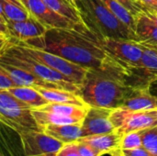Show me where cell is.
<instances>
[{
  "label": "cell",
  "instance_id": "6da1fadb",
  "mask_svg": "<svg viewBox=\"0 0 157 156\" xmlns=\"http://www.w3.org/2000/svg\"><path fill=\"white\" fill-rule=\"evenodd\" d=\"M128 67L108 54L102 67L88 69L78 96L88 107L120 108L132 88L125 81Z\"/></svg>",
  "mask_w": 157,
  "mask_h": 156
},
{
  "label": "cell",
  "instance_id": "7a4b0ae2",
  "mask_svg": "<svg viewBox=\"0 0 157 156\" xmlns=\"http://www.w3.org/2000/svg\"><path fill=\"white\" fill-rule=\"evenodd\" d=\"M36 48L52 52L88 69L102 67L108 56L95 34L75 29H48Z\"/></svg>",
  "mask_w": 157,
  "mask_h": 156
},
{
  "label": "cell",
  "instance_id": "3957f363",
  "mask_svg": "<svg viewBox=\"0 0 157 156\" xmlns=\"http://www.w3.org/2000/svg\"><path fill=\"white\" fill-rule=\"evenodd\" d=\"M81 17L98 39L110 38L136 40L135 33L123 24L101 0H81Z\"/></svg>",
  "mask_w": 157,
  "mask_h": 156
},
{
  "label": "cell",
  "instance_id": "277c9868",
  "mask_svg": "<svg viewBox=\"0 0 157 156\" xmlns=\"http://www.w3.org/2000/svg\"><path fill=\"white\" fill-rule=\"evenodd\" d=\"M0 63L29 71L45 81L58 85L63 90L71 91L78 95L80 86L75 84L71 79L48 67L47 65L23 54L13 44L5 51L3 55L0 56Z\"/></svg>",
  "mask_w": 157,
  "mask_h": 156
},
{
  "label": "cell",
  "instance_id": "5b68a950",
  "mask_svg": "<svg viewBox=\"0 0 157 156\" xmlns=\"http://www.w3.org/2000/svg\"><path fill=\"white\" fill-rule=\"evenodd\" d=\"M32 108L15 97L6 89H0V122L17 134L40 131L32 116Z\"/></svg>",
  "mask_w": 157,
  "mask_h": 156
},
{
  "label": "cell",
  "instance_id": "8992f818",
  "mask_svg": "<svg viewBox=\"0 0 157 156\" xmlns=\"http://www.w3.org/2000/svg\"><path fill=\"white\" fill-rule=\"evenodd\" d=\"M13 45L23 54L61 73L79 86L82 85L88 71V68L72 63L59 55L47 51L43 49L36 48L34 46L20 42H17Z\"/></svg>",
  "mask_w": 157,
  "mask_h": 156
},
{
  "label": "cell",
  "instance_id": "52a82bcc",
  "mask_svg": "<svg viewBox=\"0 0 157 156\" xmlns=\"http://www.w3.org/2000/svg\"><path fill=\"white\" fill-rule=\"evenodd\" d=\"M109 120L115 131L121 135L139 131L157 125V108L150 110L131 111L123 108L112 109Z\"/></svg>",
  "mask_w": 157,
  "mask_h": 156
},
{
  "label": "cell",
  "instance_id": "ba28073f",
  "mask_svg": "<svg viewBox=\"0 0 157 156\" xmlns=\"http://www.w3.org/2000/svg\"><path fill=\"white\" fill-rule=\"evenodd\" d=\"M156 79L157 51L144 46L141 63L138 66H130L127 70L126 84L132 88H150Z\"/></svg>",
  "mask_w": 157,
  "mask_h": 156
},
{
  "label": "cell",
  "instance_id": "9c48e42d",
  "mask_svg": "<svg viewBox=\"0 0 157 156\" xmlns=\"http://www.w3.org/2000/svg\"><path fill=\"white\" fill-rule=\"evenodd\" d=\"M98 42L105 51L122 64L138 66L144 52V46L136 40L104 38Z\"/></svg>",
  "mask_w": 157,
  "mask_h": 156
},
{
  "label": "cell",
  "instance_id": "30bf717a",
  "mask_svg": "<svg viewBox=\"0 0 157 156\" xmlns=\"http://www.w3.org/2000/svg\"><path fill=\"white\" fill-rule=\"evenodd\" d=\"M21 2L28 9L30 16L36 18L48 29H75L82 32L90 31L86 25L75 24L68 18L57 14L53 10L49 8L42 0H22Z\"/></svg>",
  "mask_w": 157,
  "mask_h": 156
},
{
  "label": "cell",
  "instance_id": "8fae6325",
  "mask_svg": "<svg viewBox=\"0 0 157 156\" xmlns=\"http://www.w3.org/2000/svg\"><path fill=\"white\" fill-rule=\"evenodd\" d=\"M24 156H56L64 145L41 131L18 133Z\"/></svg>",
  "mask_w": 157,
  "mask_h": 156
},
{
  "label": "cell",
  "instance_id": "7c38bea8",
  "mask_svg": "<svg viewBox=\"0 0 157 156\" xmlns=\"http://www.w3.org/2000/svg\"><path fill=\"white\" fill-rule=\"evenodd\" d=\"M6 26L13 44L20 42L35 46L45 36L48 30L47 28L31 16L23 21H7Z\"/></svg>",
  "mask_w": 157,
  "mask_h": 156
},
{
  "label": "cell",
  "instance_id": "4fadbf2b",
  "mask_svg": "<svg viewBox=\"0 0 157 156\" xmlns=\"http://www.w3.org/2000/svg\"><path fill=\"white\" fill-rule=\"evenodd\" d=\"M112 109L89 107L82 122L83 137L110 133L115 131L109 116Z\"/></svg>",
  "mask_w": 157,
  "mask_h": 156
},
{
  "label": "cell",
  "instance_id": "5bb4252c",
  "mask_svg": "<svg viewBox=\"0 0 157 156\" xmlns=\"http://www.w3.org/2000/svg\"><path fill=\"white\" fill-rule=\"evenodd\" d=\"M121 108L131 111L156 109L157 97L150 88H131Z\"/></svg>",
  "mask_w": 157,
  "mask_h": 156
},
{
  "label": "cell",
  "instance_id": "9a60e30c",
  "mask_svg": "<svg viewBox=\"0 0 157 156\" xmlns=\"http://www.w3.org/2000/svg\"><path fill=\"white\" fill-rule=\"evenodd\" d=\"M0 65L5 69L7 75L11 78V80L16 84L17 86H30L34 88H57V89H62L58 85L45 81L32 73L12 66L10 64L6 63H0Z\"/></svg>",
  "mask_w": 157,
  "mask_h": 156
},
{
  "label": "cell",
  "instance_id": "2e32d148",
  "mask_svg": "<svg viewBox=\"0 0 157 156\" xmlns=\"http://www.w3.org/2000/svg\"><path fill=\"white\" fill-rule=\"evenodd\" d=\"M122 135L119 134L115 131L110 133L106 134H98V135H91L81 137L76 142H81L87 143L88 145L92 146L98 152L104 154H110L114 151L121 149Z\"/></svg>",
  "mask_w": 157,
  "mask_h": 156
},
{
  "label": "cell",
  "instance_id": "e0dca14e",
  "mask_svg": "<svg viewBox=\"0 0 157 156\" xmlns=\"http://www.w3.org/2000/svg\"><path fill=\"white\" fill-rule=\"evenodd\" d=\"M135 35L137 41L144 46L157 47V26H155L144 12L135 17Z\"/></svg>",
  "mask_w": 157,
  "mask_h": 156
},
{
  "label": "cell",
  "instance_id": "ac0fdd59",
  "mask_svg": "<svg viewBox=\"0 0 157 156\" xmlns=\"http://www.w3.org/2000/svg\"><path fill=\"white\" fill-rule=\"evenodd\" d=\"M41 131L47 135L58 140L63 144L78 141L83 137L82 123L65 124V125H46L41 128Z\"/></svg>",
  "mask_w": 157,
  "mask_h": 156
},
{
  "label": "cell",
  "instance_id": "d6986e66",
  "mask_svg": "<svg viewBox=\"0 0 157 156\" xmlns=\"http://www.w3.org/2000/svg\"><path fill=\"white\" fill-rule=\"evenodd\" d=\"M38 92L49 101V103H59V104H70L80 107H88L82 100V98L75 93L57 88H36Z\"/></svg>",
  "mask_w": 157,
  "mask_h": 156
},
{
  "label": "cell",
  "instance_id": "ffe728a7",
  "mask_svg": "<svg viewBox=\"0 0 157 156\" xmlns=\"http://www.w3.org/2000/svg\"><path fill=\"white\" fill-rule=\"evenodd\" d=\"M31 113L40 131L42 127L50 124L65 125V124H77L83 122V120L79 118L65 116V115L48 112V111H42L39 109H32Z\"/></svg>",
  "mask_w": 157,
  "mask_h": 156
},
{
  "label": "cell",
  "instance_id": "44dd1931",
  "mask_svg": "<svg viewBox=\"0 0 157 156\" xmlns=\"http://www.w3.org/2000/svg\"><path fill=\"white\" fill-rule=\"evenodd\" d=\"M15 97L29 106L32 109L39 108L49 103L36 88L30 86H13L6 89Z\"/></svg>",
  "mask_w": 157,
  "mask_h": 156
},
{
  "label": "cell",
  "instance_id": "7402d4cb",
  "mask_svg": "<svg viewBox=\"0 0 157 156\" xmlns=\"http://www.w3.org/2000/svg\"><path fill=\"white\" fill-rule=\"evenodd\" d=\"M43 3L57 14L78 25H85L80 13L66 0H42Z\"/></svg>",
  "mask_w": 157,
  "mask_h": 156
},
{
  "label": "cell",
  "instance_id": "603a6c76",
  "mask_svg": "<svg viewBox=\"0 0 157 156\" xmlns=\"http://www.w3.org/2000/svg\"><path fill=\"white\" fill-rule=\"evenodd\" d=\"M88 108H89V107H80V106L70 105V104L48 103L39 108H35V109L62 114V115H65V116L75 117V118L84 120Z\"/></svg>",
  "mask_w": 157,
  "mask_h": 156
},
{
  "label": "cell",
  "instance_id": "cb8c5ba5",
  "mask_svg": "<svg viewBox=\"0 0 157 156\" xmlns=\"http://www.w3.org/2000/svg\"><path fill=\"white\" fill-rule=\"evenodd\" d=\"M4 14L7 21H23L30 17L28 9L19 0H1Z\"/></svg>",
  "mask_w": 157,
  "mask_h": 156
},
{
  "label": "cell",
  "instance_id": "d4e9b609",
  "mask_svg": "<svg viewBox=\"0 0 157 156\" xmlns=\"http://www.w3.org/2000/svg\"><path fill=\"white\" fill-rule=\"evenodd\" d=\"M106 6L133 32L135 30V17L121 3L116 0H101ZM135 33V32H134Z\"/></svg>",
  "mask_w": 157,
  "mask_h": 156
},
{
  "label": "cell",
  "instance_id": "484cf974",
  "mask_svg": "<svg viewBox=\"0 0 157 156\" xmlns=\"http://www.w3.org/2000/svg\"><path fill=\"white\" fill-rule=\"evenodd\" d=\"M143 147L153 156H157V125L139 131Z\"/></svg>",
  "mask_w": 157,
  "mask_h": 156
},
{
  "label": "cell",
  "instance_id": "4316f807",
  "mask_svg": "<svg viewBox=\"0 0 157 156\" xmlns=\"http://www.w3.org/2000/svg\"><path fill=\"white\" fill-rule=\"evenodd\" d=\"M142 138L139 131H132L122 135L121 149V150H130L142 147Z\"/></svg>",
  "mask_w": 157,
  "mask_h": 156
},
{
  "label": "cell",
  "instance_id": "83f0119b",
  "mask_svg": "<svg viewBox=\"0 0 157 156\" xmlns=\"http://www.w3.org/2000/svg\"><path fill=\"white\" fill-rule=\"evenodd\" d=\"M116 1L121 3L127 10H129L130 13L134 17H136V16L139 15L141 12H146L145 7L136 0H116Z\"/></svg>",
  "mask_w": 157,
  "mask_h": 156
},
{
  "label": "cell",
  "instance_id": "f1b7e54d",
  "mask_svg": "<svg viewBox=\"0 0 157 156\" xmlns=\"http://www.w3.org/2000/svg\"><path fill=\"white\" fill-rule=\"evenodd\" d=\"M56 156H81L78 149H77V144L76 142L71 143H66L64 144L62 149L58 152Z\"/></svg>",
  "mask_w": 157,
  "mask_h": 156
},
{
  "label": "cell",
  "instance_id": "f546056e",
  "mask_svg": "<svg viewBox=\"0 0 157 156\" xmlns=\"http://www.w3.org/2000/svg\"><path fill=\"white\" fill-rule=\"evenodd\" d=\"M77 149L81 156H102L99 152H98L96 149H94L92 146L88 145L87 143L76 142Z\"/></svg>",
  "mask_w": 157,
  "mask_h": 156
},
{
  "label": "cell",
  "instance_id": "4dcf8cb0",
  "mask_svg": "<svg viewBox=\"0 0 157 156\" xmlns=\"http://www.w3.org/2000/svg\"><path fill=\"white\" fill-rule=\"evenodd\" d=\"M13 86H17L7 75L5 69L0 65V89H9Z\"/></svg>",
  "mask_w": 157,
  "mask_h": 156
},
{
  "label": "cell",
  "instance_id": "1f68e13d",
  "mask_svg": "<svg viewBox=\"0 0 157 156\" xmlns=\"http://www.w3.org/2000/svg\"><path fill=\"white\" fill-rule=\"evenodd\" d=\"M124 156H153L149 152H147L143 146L135 149L130 150H121Z\"/></svg>",
  "mask_w": 157,
  "mask_h": 156
},
{
  "label": "cell",
  "instance_id": "d6a6232c",
  "mask_svg": "<svg viewBox=\"0 0 157 156\" xmlns=\"http://www.w3.org/2000/svg\"><path fill=\"white\" fill-rule=\"evenodd\" d=\"M146 11L157 13V0H140Z\"/></svg>",
  "mask_w": 157,
  "mask_h": 156
},
{
  "label": "cell",
  "instance_id": "836d02e7",
  "mask_svg": "<svg viewBox=\"0 0 157 156\" xmlns=\"http://www.w3.org/2000/svg\"><path fill=\"white\" fill-rule=\"evenodd\" d=\"M13 44L12 40L5 39L0 37V56L5 53V51Z\"/></svg>",
  "mask_w": 157,
  "mask_h": 156
},
{
  "label": "cell",
  "instance_id": "e575fe53",
  "mask_svg": "<svg viewBox=\"0 0 157 156\" xmlns=\"http://www.w3.org/2000/svg\"><path fill=\"white\" fill-rule=\"evenodd\" d=\"M0 37L5 38V39H8V40H12L6 24L1 18H0Z\"/></svg>",
  "mask_w": 157,
  "mask_h": 156
},
{
  "label": "cell",
  "instance_id": "d590c367",
  "mask_svg": "<svg viewBox=\"0 0 157 156\" xmlns=\"http://www.w3.org/2000/svg\"><path fill=\"white\" fill-rule=\"evenodd\" d=\"M66 1L80 13V9H81V0H66Z\"/></svg>",
  "mask_w": 157,
  "mask_h": 156
},
{
  "label": "cell",
  "instance_id": "8d00e7d4",
  "mask_svg": "<svg viewBox=\"0 0 157 156\" xmlns=\"http://www.w3.org/2000/svg\"><path fill=\"white\" fill-rule=\"evenodd\" d=\"M145 15L150 18V20L155 25L157 26V13H153V12H149V11H146L144 12Z\"/></svg>",
  "mask_w": 157,
  "mask_h": 156
},
{
  "label": "cell",
  "instance_id": "74e56055",
  "mask_svg": "<svg viewBox=\"0 0 157 156\" xmlns=\"http://www.w3.org/2000/svg\"><path fill=\"white\" fill-rule=\"evenodd\" d=\"M150 90H151V92H152L155 96H156L157 97V79L152 84V85H151Z\"/></svg>",
  "mask_w": 157,
  "mask_h": 156
},
{
  "label": "cell",
  "instance_id": "f35d334b",
  "mask_svg": "<svg viewBox=\"0 0 157 156\" xmlns=\"http://www.w3.org/2000/svg\"><path fill=\"white\" fill-rule=\"evenodd\" d=\"M0 18L6 24V17H5V14H4V10H3V6H2V3H1V0H0Z\"/></svg>",
  "mask_w": 157,
  "mask_h": 156
},
{
  "label": "cell",
  "instance_id": "ab89813d",
  "mask_svg": "<svg viewBox=\"0 0 157 156\" xmlns=\"http://www.w3.org/2000/svg\"><path fill=\"white\" fill-rule=\"evenodd\" d=\"M110 155L111 156H124L123 155V154H122V152H121V149H119V150H116V151H114L112 154H110Z\"/></svg>",
  "mask_w": 157,
  "mask_h": 156
},
{
  "label": "cell",
  "instance_id": "60d3db41",
  "mask_svg": "<svg viewBox=\"0 0 157 156\" xmlns=\"http://www.w3.org/2000/svg\"><path fill=\"white\" fill-rule=\"evenodd\" d=\"M9 154H10V156H16L15 155V154H14V152H13L12 150L9 151Z\"/></svg>",
  "mask_w": 157,
  "mask_h": 156
},
{
  "label": "cell",
  "instance_id": "b9f144b4",
  "mask_svg": "<svg viewBox=\"0 0 157 156\" xmlns=\"http://www.w3.org/2000/svg\"><path fill=\"white\" fill-rule=\"evenodd\" d=\"M153 49H155V50H156V51H157V47H154Z\"/></svg>",
  "mask_w": 157,
  "mask_h": 156
},
{
  "label": "cell",
  "instance_id": "7bdbcfd3",
  "mask_svg": "<svg viewBox=\"0 0 157 156\" xmlns=\"http://www.w3.org/2000/svg\"><path fill=\"white\" fill-rule=\"evenodd\" d=\"M19 1H20V2H21V1H22V0H19Z\"/></svg>",
  "mask_w": 157,
  "mask_h": 156
},
{
  "label": "cell",
  "instance_id": "ee69618b",
  "mask_svg": "<svg viewBox=\"0 0 157 156\" xmlns=\"http://www.w3.org/2000/svg\"><path fill=\"white\" fill-rule=\"evenodd\" d=\"M0 156H1V155H0Z\"/></svg>",
  "mask_w": 157,
  "mask_h": 156
}]
</instances>
